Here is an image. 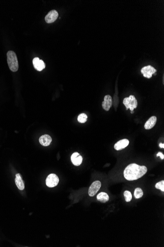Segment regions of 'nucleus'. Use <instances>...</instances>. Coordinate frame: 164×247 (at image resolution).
<instances>
[{
	"instance_id": "nucleus-8",
	"label": "nucleus",
	"mask_w": 164,
	"mask_h": 247,
	"mask_svg": "<svg viewBox=\"0 0 164 247\" xmlns=\"http://www.w3.org/2000/svg\"><path fill=\"white\" fill-rule=\"evenodd\" d=\"M112 105H113V100H112V97L109 95H106L104 97V101L102 103V106L103 109L106 111H108L112 107Z\"/></svg>"
},
{
	"instance_id": "nucleus-17",
	"label": "nucleus",
	"mask_w": 164,
	"mask_h": 247,
	"mask_svg": "<svg viewBox=\"0 0 164 247\" xmlns=\"http://www.w3.org/2000/svg\"><path fill=\"white\" fill-rule=\"evenodd\" d=\"M143 191L141 188L139 187L136 188L134 191V196L136 198L139 199L142 197L143 196Z\"/></svg>"
},
{
	"instance_id": "nucleus-3",
	"label": "nucleus",
	"mask_w": 164,
	"mask_h": 247,
	"mask_svg": "<svg viewBox=\"0 0 164 247\" xmlns=\"http://www.w3.org/2000/svg\"><path fill=\"white\" fill-rule=\"evenodd\" d=\"M123 104L126 107V110L130 109L131 111H134L138 106V102L134 96L130 95L129 97H126L123 100Z\"/></svg>"
},
{
	"instance_id": "nucleus-14",
	"label": "nucleus",
	"mask_w": 164,
	"mask_h": 247,
	"mask_svg": "<svg viewBox=\"0 0 164 247\" xmlns=\"http://www.w3.org/2000/svg\"><path fill=\"white\" fill-rule=\"evenodd\" d=\"M157 118L156 116H151V118H149V120L146 122L145 124V128L146 129H150L151 128L155 125L156 123Z\"/></svg>"
},
{
	"instance_id": "nucleus-13",
	"label": "nucleus",
	"mask_w": 164,
	"mask_h": 247,
	"mask_svg": "<svg viewBox=\"0 0 164 247\" xmlns=\"http://www.w3.org/2000/svg\"><path fill=\"white\" fill-rule=\"evenodd\" d=\"M15 176V182L17 187L20 190H23L25 188V185H24L22 178L21 177V175L20 174H16Z\"/></svg>"
},
{
	"instance_id": "nucleus-11",
	"label": "nucleus",
	"mask_w": 164,
	"mask_h": 247,
	"mask_svg": "<svg viewBox=\"0 0 164 247\" xmlns=\"http://www.w3.org/2000/svg\"><path fill=\"white\" fill-rule=\"evenodd\" d=\"M129 140L126 139H124L123 140H120L119 142H117L115 145L114 148L115 149L117 150H121L126 148L129 145Z\"/></svg>"
},
{
	"instance_id": "nucleus-9",
	"label": "nucleus",
	"mask_w": 164,
	"mask_h": 247,
	"mask_svg": "<svg viewBox=\"0 0 164 247\" xmlns=\"http://www.w3.org/2000/svg\"><path fill=\"white\" fill-rule=\"evenodd\" d=\"M33 62L34 67L38 71H41L45 68L44 62L42 60H40L39 58H34Z\"/></svg>"
},
{
	"instance_id": "nucleus-10",
	"label": "nucleus",
	"mask_w": 164,
	"mask_h": 247,
	"mask_svg": "<svg viewBox=\"0 0 164 247\" xmlns=\"http://www.w3.org/2000/svg\"><path fill=\"white\" fill-rule=\"evenodd\" d=\"M71 160L75 166H78L82 163L83 157L78 153H74L71 156Z\"/></svg>"
},
{
	"instance_id": "nucleus-18",
	"label": "nucleus",
	"mask_w": 164,
	"mask_h": 247,
	"mask_svg": "<svg viewBox=\"0 0 164 247\" xmlns=\"http://www.w3.org/2000/svg\"><path fill=\"white\" fill-rule=\"evenodd\" d=\"M124 196L125 197V200L126 201L128 202L130 201L132 198V195L130 191H124Z\"/></svg>"
},
{
	"instance_id": "nucleus-22",
	"label": "nucleus",
	"mask_w": 164,
	"mask_h": 247,
	"mask_svg": "<svg viewBox=\"0 0 164 247\" xmlns=\"http://www.w3.org/2000/svg\"><path fill=\"white\" fill-rule=\"evenodd\" d=\"M131 114H133V113H134V111H131Z\"/></svg>"
},
{
	"instance_id": "nucleus-1",
	"label": "nucleus",
	"mask_w": 164,
	"mask_h": 247,
	"mask_svg": "<svg viewBox=\"0 0 164 247\" xmlns=\"http://www.w3.org/2000/svg\"><path fill=\"white\" fill-rule=\"evenodd\" d=\"M147 171V168L145 166H139L135 163L131 164L125 169L124 176L128 180H136L145 175Z\"/></svg>"
},
{
	"instance_id": "nucleus-6",
	"label": "nucleus",
	"mask_w": 164,
	"mask_h": 247,
	"mask_svg": "<svg viewBox=\"0 0 164 247\" xmlns=\"http://www.w3.org/2000/svg\"><path fill=\"white\" fill-rule=\"evenodd\" d=\"M101 186V183L99 180L94 182L90 186L89 190V195L90 196H94L99 191Z\"/></svg>"
},
{
	"instance_id": "nucleus-21",
	"label": "nucleus",
	"mask_w": 164,
	"mask_h": 247,
	"mask_svg": "<svg viewBox=\"0 0 164 247\" xmlns=\"http://www.w3.org/2000/svg\"><path fill=\"white\" fill-rule=\"evenodd\" d=\"M159 146L161 148H164V144H159Z\"/></svg>"
},
{
	"instance_id": "nucleus-19",
	"label": "nucleus",
	"mask_w": 164,
	"mask_h": 247,
	"mask_svg": "<svg viewBox=\"0 0 164 247\" xmlns=\"http://www.w3.org/2000/svg\"><path fill=\"white\" fill-rule=\"evenodd\" d=\"M155 187L157 189H159L161 190L162 191H164V180H161L160 182H158L155 185Z\"/></svg>"
},
{
	"instance_id": "nucleus-2",
	"label": "nucleus",
	"mask_w": 164,
	"mask_h": 247,
	"mask_svg": "<svg viewBox=\"0 0 164 247\" xmlns=\"http://www.w3.org/2000/svg\"><path fill=\"white\" fill-rule=\"evenodd\" d=\"M7 61L11 71L15 72L19 68L18 62L15 53L13 51H8L7 53Z\"/></svg>"
},
{
	"instance_id": "nucleus-4",
	"label": "nucleus",
	"mask_w": 164,
	"mask_h": 247,
	"mask_svg": "<svg viewBox=\"0 0 164 247\" xmlns=\"http://www.w3.org/2000/svg\"><path fill=\"white\" fill-rule=\"evenodd\" d=\"M59 183V178L55 174H50L46 180V184L49 187H55Z\"/></svg>"
},
{
	"instance_id": "nucleus-15",
	"label": "nucleus",
	"mask_w": 164,
	"mask_h": 247,
	"mask_svg": "<svg viewBox=\"0 0 164 247\" xmlns=\"http://www.w3.org/2000/svg\"><path fill=\"white\" fill-rule=\"evenodd\" d=\"M97 199L101 202L106 203V202L108 201V200H109V197L108 195L105 192H102L97 195Z\"/></svg>"
},
{
	"instance_id": "nucleus-7",
	"label": "nucleus",
	"mask_w": 164,
	"mask_h": 247,
	"mask_svg": "<svg viewBox=\"0 0 164 247\" xmlns=\"http://www.w3.org/2000/svg\"><path fill=\"white\" fill-rule=\"evenodd\" d=\"M59 16V14L57 11L52 10L50 11L45 16V19L47 23H51L56 21Z\"/></svg>"
},
{
	"instance_id": "nucleus-5",
	"label": "nucleus",
	"mask_w": 164,
	"mask_h": 247,
	"mask_svg": "<svg viewBox=\"0 0 164 247\" xmlns=\"http://www.w3.org/2000/svg\"><path fill=\"white\" fill-rule=\"evenodd\" d=\"M156 72V70L150 65L144 67L141 69V73L143 74L144 77H147L148 79H150L153 74Z\"/></svg>"
},
{
	"instance_id": "nucleus-12",
	"label": "nucleus",
	"mask_w": 164,
	"mask_h": 247,
	"mask_svg": "<svg viewBox=\"0 0 164 247\" xmlns=\"http://www.w3.org/2000/svg\"><path fill=\"white\" fill-rule=\"evenodd\" d=\"M39 142L42 146H49L52 141V139L48 135H44L41 136L39 139Z\"/></svg>"
},
{
	"instance_id": "nucleus-20",
	"label": "nucleus",
	"mask_w": 164,
	"mask_h": 247,
	"mask_svg": "<svg viewBox=\"0 0 164 247\" xmlns=\"http://www.w3.org/2000/svg\"><path fill=\"white\" fill-rule=\"evenodd\" d=\"M157 156H160L162 160H163L164 158V154L162 153H161V152H159V153L157 154Z\"/></svg>"
},
{
	"instance_id": "nucleus-16",
	"label": "nucleus",
	"mask_w": 164,
	"mask_h": 247,
	"mask_svg": "<svg viewBox=\"0 0 164 247\" xmlns=\"http://www.w3.org/2000/svg\"><path fill=\"white\" fill-rule=\"evenodd\" d=\"M87 115L84 113H82L79 115L78 117V121L80 123H84L87 122Z\"/></svg>"
}]
</instances>
